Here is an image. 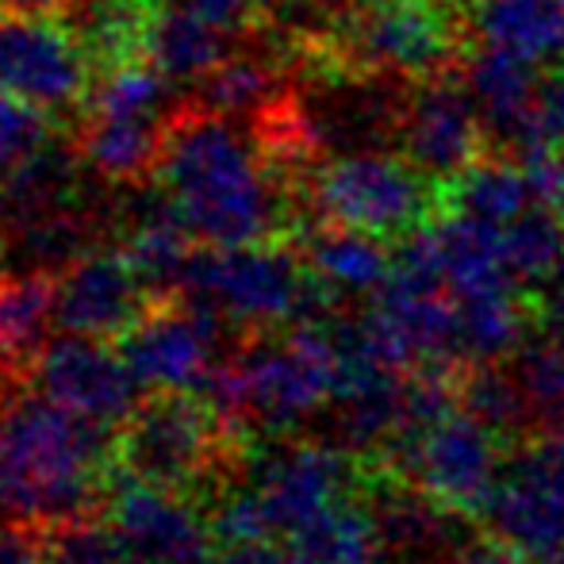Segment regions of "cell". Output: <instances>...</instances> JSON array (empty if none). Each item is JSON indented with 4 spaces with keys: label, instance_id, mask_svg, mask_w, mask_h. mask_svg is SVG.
<instances>
[{
    "label": "cell",
    "instance_id": "6da1fadb",
    "mask_svg": "<svg viewBox=\"0 0 564 564\" xmlns=\"http://www.w3.org/2000/svg\"><path fill=\"white\" fill-rule=\"evenodd\" d=\"M158 177L173 216L204 246L269 242L292 219L265 147L208 108L170 119Z\"/></svg>",
    "mask_w": 564,
    "mask_h": 564
},
{
    "label": "cell",
    "instance_id": "7a4b0ae2",
    "mask_svg": "<svg viewBox=\"0 0 564 564\" xmlns=\"http://www.w3.org/2000/svg\"><path fill=\"white\" fill-rule=\"evenodd\" d=\"M116 465V426L51 395H20L0 411V511L12 522H54L97 511Z\"/></svg>",
    "mask_w": 564,
    "mask_h": 564
},
{
    "label": "cell",
    "instance_id": "3957f363",
    "mask_svg": "<svg viewBox=\"0 0 564 564\" xmlns=\"http://www.w3.org/2000/svg\"><path fill=\"white\" fill-rule=\"evenodd\" d=\"M181 292L212 304L227 323L246 330L335 315V300L315 284L307 261L273 238L193 250Z\"/></svg>",
    "mask_w": 564,
    "mask_h": 564
},
{
    "label": "cell",
    "instance_id": "277c9868",
    "mask_svg": "<svg viewBox=\"0 0 564 564\" xmlns=\"http://www.w3.org/2000/svg\"><path fill=\"white\" fill-rule=\"evenodd\" d=\"M250 423L284 434L330 408L341 380L338 319H296L281 338H253L238 354Z\"/></svg>",
    "mask_w": 564,
    "mask_h": 564
},
{
    "label": "cell",
    "instance_id": "5b68a950",
    "mask_svg": "<svg viewBox=\"0 0 564 564\" xmlns=\"http://www.w3.org/2000/svg\"><path fill=\"white\" fill-rule=\"evenodd\" d=\"M457 46V20L442 0H365L323 51L349 74L423 82L446 74Z\"/></svg>",
    "mask_w": 564,
    "mask_h": 564
},
{
    "label": "cell",
    "instance_id": "8992f818",
    "mask_svg": "<svg viewBox=\"0 0 564 564\" xmlns=\"http://www.w3.org/2000/svg\"><path fill=\"white\" fill-rule=\"evenodd\" d=\"M438 185L408 154L346 150L307 177V204L327 224L392 238L411 235L431 219Z\"/></svg>",
    "mask_w": 564,
    "mask_h": 564
},
{
    "label": "cell",
    "instance_id": "52a82bcc",
    "mask_svg": "<svg viewBox=\"0 0 564 564\" xmlns=\"http://www.w3.org/2000/svg\"><path fill=\"white\" fill-rule=\"evenodd\" d=\"M235 446L238 434L196 392H147L116 431V468L134 480L185 491Z\"/></svg>",
    "mask_w": 564,
    "mask_h": 564
},
{
    "label": "cell",
    "instance_id": "ba28073f",
    "mask_svg": "<svg viewBox=\"0 0 564 564\" xmlns=\"http://www.w3.org/2000/svg\"><path fill=\"white\" fill-rule=\"evenodd\" d=\"M503 438L465 411H449L423 434L384 453L388 473L423 488L457 514H480L503 473Z\"/></svg>",
    "mask_w": 564,
    "mask_h": 564
},
{
    "label": "cell",
    "instance_id": "9c48e42d",
    "mask_svg": "<svg viewBox=\"0 0 564 564\" xmlns=\"http://www.w3.org/2000/svg\"><path fill=\"white\" fill-rule=\"evenodd\" d=\"M227 319L196 296H158L123 335L116 349L147 392H181L193 388L212 365V349Z\"/></svg>",
    "mask_w": 564,
    "mask_h": 564
},
{
    "label": "cell",
    "instance_id": "30bf717a",
    "mask_svg": "<svg viewBox=\"0 0 564 564\" xmlns=\"http://www.w3.org/2000/svg\"><path fill=\"white\" fill-rule=\"evenodd\" d=\"M0 85L43 112H85L93 62L82 39L54 15L0 12Z\"/></svg>",
    "mask_w": 564,
    "mask_h": 564
},
{
    "label": "cell",
    "instance_id": "8fae6325",
    "mask_svg": "<svg viewBox=\"0 0 564 564\" xmlns=\"http://www.w3.org/2000/svg\"><path fill=\"white\" fill-rule=\"evenodd\" d=\"M28 377L35 388L82 415L97 419L105 426H123L142 403V384L108 338L69 335L62 330L51 338L31 361Z\"/></svg>",
    "mask_w": 564,
    "mask_h": 564
},
{
    "label": "cell",
    "instance_id": "7c38bea8",
    "mask_svg": "<svg viewBox=\"0 0 564 564\" xmlns=\"http://www.w3.org/2000/svg\"><path fill=\"white\" fill-rule=\"evenodd\" d=\"M400 147L438 188L457 181L473 162H480L484 127L476 100L465 82L449 74H434L415 82L395 112Z\"/></svg>",
    "mask_w": 564,
    "mask_h": 564
},
{
    "label": "cell",
    "instance_id": "4fadbf2b",
    "mask_svg": "<svg viewBox=\"0 0 564 564\" xmlns=\"http://www.w3.org/2000/svg\"><path fill=\"white\" fill-rule=\"evenodd\" d=\"M349 453L319 442H276L250 468V488L269 519L273 538H289L330 503L346 499Z\"/></svg>",
    "mask_w": 564,
    "mask_h": 564
},
{
    "label": "cell",
    "instance_id": "5bb4252c",
    "mask_svg": "<svg viewBox=\"0 0 564 564\" xmlns=\"http://www.w3.org/2000/svg\"><path fill=\"white\" fill-rule=\"evenodd\" d=\"M154 300L158 296L127 261L123 246L89 250L54 281V327L116 341Z\"/></svg>",
    "mask_w": 564,
    "mask_h": 564
},
{
    "label": "cell",
    "instance_id": "9a60e30c",
    "mask_svg": "<svg viewBox=\"0 0 564 564\" xmlns=\"http://www.w3.org/2000/svg\"><path fill=\"white\" fill-rule=\"evenodd\" d=\"M108 519L116 522L131 564H177L216 545L208 514H200L181 491L127 476L112 496Z\"/></svg>",
    "mask_w": 564,
    "mask_h": 564
},
{
    "label": "cell",
    "instance_id": "2e32d148",
    "mask_svg": "<svg viewBox=\"0 0 564 564\" xmlns=\"http://www.w3.org/2000/svg\"><path fill=\"white\" fill-rule=\"evenodd\" d=\"M488 538L527 564H564V491L507 457L480 511Z\"/></svg>",
    "mask_w": 564,
    "mask_h": 564
},
{
    "label": "cell",
    "instance_id": "e0dca14e",
    "mask_svg": "<svg viewBox=\"0 0 564 564\" xmlns=\"http://www.w3.org/2000/svg\"><path fill=\"white\" fill-rule=\"evenodd\" d=\"M476 100V112H480L488 134L503 142H519L527 147L530 134H534V108H538V66L514 58L496 46H480V51L468 58L465 77Z\"/></svg>",
    "mask_w": 564,
    "mask_h": 564
},
{
    "label": "cell",
    "instance_id": "ac0fdd59",
    "mask_svg": "<svg viewBox=\"0 0 564 564\" xmlns=\"http://www.w3.org/2000/svg\"><path fill=\"white\" fill-rule=\"evenodd\" d=\"M304 261L315 284L335 304L338 300L377 296L395 273V253L388 250V238L338 224H327L315 235H307Z\"/></svg>",
    "mask_w": 564,
    "mask_h": 564
},
{
    "label": "cell",
    "instance_id": "d6986e66",
    "mask_svg": "<svg viewBox=\"0 0 564 564\" xmlns=\"http://www.w3.org/2000/svg\"><path fill=\"white\" fill-rule=\"evenodd\" d=\"M468 31L480 46H496L530 66L564 62V0H476Z\"/></svg>",
    "mask_w": 564,
    "mask_h": 564
},
{
    "label": "cell",
    "instance_id": "ffe728a7",
    "mask_svg": "<svg viewBox=\"0 0 564 564\" xmlns=\"http://www.w3.org/2000/svg\"><path fill=\"white\" fill-rule=\"evenodd\" d=\"M170 119L85 112V127H82L85 165L93 173H100V177L116 181V185H131V181L147 177V173H158Z\"/></svg>",
    "mask_w": 564,
    "mask_h": 564
},
{
    "label": "cell",
    "instance_id": "44dd1931",
    "mask_svg": "<svg viewBox=\"0 0 564 564\" xmlns=\"http://www.w3.org/2000/svg\"><path fill=\"white\" fill-rule=\"evenodd\" d=\"M227 35L230 31L208 23L185 4H165L158 8L154 28H150L147 58L170 77L173 85L200 82L208 69H216L227 58Z\"/></svg>",
    "mask_w": 564,
    "mask_h": 564
},
{
    "label": "cell",
    "instance_id": "7402d4cb",
    "mask_svg": "<svg viewBox=\"0 0 564 564\" xmlns=\"http://www.w3.org/2000/svg\"><path fill=\"white\" fill-rule=\"evenodd\" d=\"M289 553L296 564H384V542L369 507L349 499L330 503L323 514L289 534Z\"/></svg>",
    "mask_w": 564,
    "mask_h": 564
},
{
    "label": "cell",
    "instance_id": "603a6c76",
    "mask_svg": "<svg viewBox=\"0 0 564 564\" xmlns=\"http://www.w3.org/2000/svg\"><path fill=\"white\" fill-rule=\"evenodd\" d=\"M457 312L465 365H499L530 341V307L519 296V284L460 296Z\"/></svg>",
    "mask_w": 564,
    "mask_h": 564
},
{
    "label": "cell",
    "instance_id": "cb8c5ba5",
    "mask_svg": "<svg viewBox=\"0 0 564 564\" xmlns=\"http://www.w3.org/2000/svg\"><path fill=\"white\" fill-rule=\"evenodd\" d=\"M162 0H74V35L97 69L147 58L150 28Z\"/></svg>",
    "mask_w": 564,
    "mask_h": 564
},
{
    "label": "cell",
    "instance_id": "d4e9b609",
    "mask_svg": "<svg viewBox=\"0 0 564 564\" xmlns=\"http://www.w3.org/2000/svg\"><path fill=\"white\" fill-rule=\"evenodd\" d=\"M54 327V276L0 273V369H31Z\"/></svg>",
    "mask_w": 564,
    "mask_h": 564
},
{
    "label": "cell",
    "instance_id": "484cf974",
    "mask_svg": "<svg viewBox=\"0 0 564 564\" xmlns=\"http://www.w3.org/2000/svg\"><path fill=\"white\" fill-rule=\"evenodd\" d=\"M442 193L449 196V204L457 212L480 216L499 227L511 224L514 216H522V212L538 204L534 185L527 177V165L507 162V158H480L457 181H449Z\"/></svg>",
    "mask_w": 564,
    "mask_h": 564
},
{
    "label": "cell",
    "instance_id": "4316f807",
    "mask_svg": "<svg viewBox=\"0 0 564 564\" xmlns=\"http://www.w3.org/2000/svg\"><path fill=\"white\" fill-rule=\"evenodd\" d=\"M457 408L496 431L503 442H522L534 434V415L519 388L514 372H503L499 365H465L457 380Z\"/></svg>",
    "mask_w": 564,
    "mask_h": 564
},
{
    "label": "cell",
    "instance_id": "83f0119b",
    "mask_svg": "<svg viewBox=\"0 0 564 564\" xmlns=\"http://www.w3.org/2000/svg\"><path fill=\"white\" fill-rule=\"evenodd\" d=\"M503 261L519 289H542L564 261V219L538 204L503 224Z\"/></svg>",
    "mask_w": 564,
    "mask_h": 564
},
{
    "label": "cell",
    "instance_id": "f1b7e54d",
    "mask_svg": "<svg viewBox=\"0 0 564 564\" xmlns=\"http://www.w3.org/2000/svg\"><path fill=\"white\" fill-rule=\"evenodd\" d=\"M200 108L216 116H227V119H238V116H261L269 105H273V85H276V74L265 58L258 54H227L216 69L200 77Z\"/></svg>",
    "mask_w": 564,
    "mask_h": 564
},
{
    "label": "cell",
    "instance_id": "f546056e",
    "mask_svg": "<svg viewBox=\"0 0 564 564\" xmlns=\"http://www.w3.org/2000/svg\"><path fill=\"white\" fill-rule=\"evenodd\" d=\"M514 377L530 403L538 426H564V335L545 327L542 338H530L519 349Z\"/></svg>",
    "mask_w": 564,
    "mask_h": 564
},
{
    "label": "cell",
    "instance_id": "4dcf8cb0",
    "mask_svg": "<svg viewBox=\"0 0 564 564\" xmlns=\"http://www.w3.org/2000/svg\"><path fill=\"white\" fill-rule=\"evenodd\" d=\"M43 538L51 564H131L116 522L100 519L97 511L43 527Z\"/></svg>",
    "mask_w": 564,
    "mask_h": 564
},
{
    "label": "cell",
    "instance_id": "1f68e13d",
    "mask_svg": "<svg viewBox=\"0 0 564 564\" xmlns=\"http://www.w3.org/2000/svg\"><path fill=\"white\" fill-rule=\"evenodd\" d=\"M51 139V112L0 85V181H8L23 162H31Z\"/></svg>",
    "mask_w": 564,
    "mask_h": 564
},
{
    "label": "cell",
    "instance_id": "d6a6232c",
    "mask_svg": "<svg viewBox=\"0 0 564 564\" xmlns=\"http://www.w3.org/2000/svg\"><path fill=\"white\" fill-rule=\"evenodd\" d=\"M557 147L564 150V62L545 69L538 85V108H534V134L527 147Z\"/></svg>",
    "mask_w": 564,
    "mask_h": 564
},
{
    "label": "cell",
    "instance_id": "836d02e7",
    "mask_svg": "<svg viewBox=\"0 0 564 564\" xmlns=\"http://www.w3.org/2000/svg\"><path fill=\"white\" fill-rule=\"evenodd\" d=\"M522 165H527V177L534 185L538 204L553 208L564 219V150L557 147H522Z\"/></svg>",
    "mask_w": 564,
    "mask_h": 564
},
{
    "label": "cell",
    "instance_id": "e575fe53",
    "mask_svg": "<svg viewBox=\"0 0 564 564\" xmlns=\"http://www.w3.org/2000/svg\"><path fill=\"white\" fill-rule=\"evenodd\" d=\"M0 564H51L43 527L8 519V527H0Z\"/></svg>",
    "mask_w": 564,
    "mask_h": 564
},
{
    "label": "cell",
    "instance_id": "d590c367",
    "mask_svg": "<svg viewBox=\"0 0 564 564\" xmlns=\"http://www.w3.org/2000/svg\"><path fill=\"white\" fill-rule=\"evenodd\" d=\"M177 4L193 8L196 15H204V20L216 23V28H224V31L246 28V20L258 12L253 0H177Z\"/></svg>",
    "mask_w": 564,
    "mask_h": 564
},
{
    "label": "cell",
    "instance_id": "8d00e7d4",
    "mask_svg": "<svg viewBox=\"0 0 564 564\" xmlns=\"http://www.w3.org/2000/svg\"><path fill=\"white\" fill-rule=\"evenodd\" d=\"M219 564H296L289 550L273 542V538H261V542H235L219 550Z\"/></svg>",
    "mask_w": 564,
    "mask_h": 564
},
{
    "label": "cell",
    "instance_id": "74e56055",
    "mask_svg": "<svg viewBox=\"0 0 564 564\" xmlns=\"http://www.w3.org/2000/svg\"><path fill=\"white\" fill-rule=\"evenodd\" d=\"M449 564H527L522 557H514L507 545H499L496 538H488V542H473V545H460L457 553H453Z\"/></svg>",
    "mask_w": 564,
    "mask_h": 564
},
{
    "label": "cell",
    "instance_id": "f35d334b",
    "mask_svg": "<svg viewBox=\"0 0 564 564\" xmlns=\"http://www.w3.org/2000/svg\"><path fill=\"white\" fill-rule=\"evenodd\" d=\"M542 315H545V327L561 330L564 335V261L553 269V276L542 284Z\"/></svg>",
    "mask_w": 564,
    "mask_h": 564
},
{
    "label": "cell",
    "instance_id": "ab89813d",
    "mask_svg": "<svg viewBox=\"0 0 564 564\" xmlns=\"http://www.w3.org/2000/svg\"><path fill=\"white\" fill-rule=\"evenodd\" d=\"M69 8H74V0H0V12L15 15H58Z\"/></svg>",
    "mask_w": 564,
    "mask_h": 564
},
{
    "label": "cell",
    "instance_id": "60d3db41",
    "mask_svg": "<svg viewBox=\"0 0 564 564\" xmlns=\"http://www.w3.org/2000/svg\"><path fill=\"white\" fill-rule=\"evenodd\" d=\"M307 0H253L261 15H292L296 8H304Z\"/></svg>",
    "mask_w": 564,
    "mask_h": 564
},
{
    "label": "cell",
    "instance_id": "b9f144b4",
    "mask_svg": "<svg viewBox=\"0 0 564 564\" xmlns=\"http://www.w3.org/2000/svg\"><path fill=\"white\" fill-rule=\"evenodd\" d=\"M4 227H8V204H4V196H0V238H4V235H8V230H4Z\"/></svg>",
    "mask_w": 564,
    "mask_h": 564
},
{
    "label": "cell",
    "instance_id": "7bdbcfd3",
    "mask_svg": "<svg viewBox=\"0 0 564 564\" xmlns=\"http://www.w3.org/2000/svg\"><path fill=\"white\" fill-rule=\"evenodd\" d=\"M446 4H460V8H473L476 0H446Z\"/></svg>",
    "mask_w": 564,
    "mask_h": 564
},
{
    "label": "cell",
    "instance_id": "ee69618b",
    "mask_svg": "<svg viewBox=\"0 0 564 564\" xmlns=\"http://www.w3.org/2000/svg\"><path fill=\"white\" fill-rule=\"evenodd\" d=\"M0 514H4V511H0Z\"/></svg>",
    "mask_w": 564,
    "mask_h": 564
}]
</instances>
